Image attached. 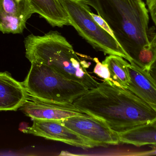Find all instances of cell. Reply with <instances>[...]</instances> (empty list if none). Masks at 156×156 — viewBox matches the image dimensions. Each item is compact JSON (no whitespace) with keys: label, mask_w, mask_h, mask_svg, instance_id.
Masks as SVG:
<instances>
[{"label":"cell","mask_w":156,"mask_h":156,"mask_svg":"<svg viewBox=\"0 0 156 156\" xmlns=\"http://www.w3.org/2000/svg\"><path fill=\"white\" fill-rule=\"evenodd\" d=\"M73 103L83 112L104 121L117 133L149 123L156 118V110L133 93L105 82Z\"/></svg>","instance_id":"1"},{"label":"cell","mask_w":156,"mask_h":156,"mask_svg":"<svg viewBox=\"0 0 156 156\" xmlns=\"http://www.w3.org/2000/svg\"><path fill=\"white\" fill-rule=\"evenodd\" d=\"M85 1L107 23L128 61L138 66L140 54L156 32L154 27H148V10L143 0Z\"/></svg>","instance_id":"2"},{"label":"cell","mask_w":156,"mask_h":156,"mask_svg":"<svg viewBox=\"0 0 156 156\" xmlns=\"http://www.w3.org/2000/svg\"><path fill=\"white\" fill-rule=\"evenodd\" d=\"M24 43L26 57L31 63L47 65L89 90L99 84L87 70L90 64L79 58L72 45L58 31H50L43 36L31 34Z\"/></svg>","instance_id":"3"},{"label":"cell","mask_w":156,"mask_h":156,"mask_svg":"<svg viewBox=\"0 0 156 156\" xmlns=\"http://www.w3.org/2000/svg\"><path fill=\"white\" fill-rule=\"evenodd\" d=\"M23 83L32 96L60 103H73L89 90L82 84L65 78L52 68L36 62H31L30 70Z\"/></svg>","instance_id":"4"},{"label":"cell","mask_w":156,"mask_h":156,"mask_svg":"<svg viewBox=\"0 0 156 156\" xmlns=\"http://www.w3.org/2000/svg\"><path fill=\"white\" fill-rule=\"evenodd\" d=\"M69 17L70 25L96 50L105 55L128 58L113 36L101 27L91 14L85 0H60Z\"/></svg>","instance_id":"5"},{"label":"cell","mask_w":156,"mask_h":156,"mask_svg":"<svg viewBox=\"0 0 156 156\" xmlns=\"http://www.w3.org/2000/svg\"><path fill=\"white\" fill-rule=\"evenodd\" d=\"M61 121L34 119L32 126L26 127L21 131L24 133L62 142L81 148H91L101 147L99 144L81 136L65 126L61 123Z\"/></svg>","instance_id":"6"},{"label":"cell","mask_w":156,"mask_h":156,"mask_svg":"<svg viewBox=\"0 0 156 156\" xmlns=\"http://www.w3.org/2000/svg\"><path fill=\"white\" fill-rule=\"evenodd\" d=\"M19 110L33 120L63 121L72 117H89L73 103H60L42 100L28 93Z\"/></svg>","instance_id":"7"},{"label":"cell","mask_w":156,"mask_h":156,"mask_svg":"<svg viewBox=\"0 0 156 156\" xmlns=\"http://www.w3.org/2000/svg\"><path fill=\"white\" fill-rule=\"evenodd\" d=\"M61 123L81 136L107 147L121 143L118 134L103 120L93 116L72 117L61 121Z\"/></svg>","instance_id":"8"},{"label":"cell","mask_w":156,"mask_h":156,"mask_svg":"<svg viewBox=\"0 0 156 156\" xmlns=\"http://www.w3.org/2000/svg\"><path fill=\"white\" fill-rule=\"evenodd\" d=\"M34 13L31 0H0V31L21 34Z\"/></svg>","instance_id":"9"},{"label":"cell","mask_w":156,"mask_h":156,"mask_svg":"<svg viewBox=\"0 0 156 156\" xmlns=\"http://www.w3.org/2000/svg\"><path fill=\"white\" fill-rule=\"evenodd\" d=\"M130 82L126 89L156 110V82L147 71L133 63L128 66Z\"/></svg>","instance_id":"10"},{"label":"cell","mask_w":156,"mask_h":156,"mask_svg":"<svg viewBox=\"0 0 156 156\" xmlns=\"http://www.w3.org/2000/svg\"><path fill=\"white\" fill-rule=\"evenodd\" d=\"M27 96L23 82L16 80L6 71L0 72V111H17Z\"/></svg>","instance_id":"11"},{"label":"cell","mask_w":156,"mask_h":156,"mask_svg":"<svg viewBox=\"0 0 156 156\" xmlns=\"http://www.w3.org/2000/svg\"><path fill=\"white\" fill-rule=\"evenodd\" d=\"M31 2L35 13L38 14L53 27L70 25L60 0H31Z\"/></svg>","instance_id":"12"},{"label":"cell","mask_w":156,"mask_h":156,"mask_svg":"<svg viewBox=\"0 0 156 156\" xmlns=\"http://www.w3.org/2000/svg\"><path fill=\"white\" fill-rule=\"evenodd\" d=\"M121 143L140 147L156 146V125L149 123L118 133Z\"/></svg>","instance_id":"13"},{"label":"cell","mask_w":156,"mask_h":156,"mask_svg":"<svg viewBox=\"0 0 156 156\" xmlns=\"http://www.w3.org/2000/svg\"><path fill=\"white\" fill-rule=\"evenodd\" d=\"M102 63L109 69L112 85L127 89L130 82L129 63L123 58L116 55H109Z\"/></svg>","instance_id":"14"},{"label":"cell","mask_w":156,"mask_h":156,"mask_svg":"<svg viewBox=\"0 0 156 156\" xmlns=\"http://www.w3.org/2000/svg\"><path fill=\"white\" fill-rule=\"evenodd\" d=\"M156 58V32L151 41L150 46L144 49L139 57L138 66L148 71L150 67Z\"/></svg>","instance_id":"15"},{"label":"cell","mask_w":156,"mask_h":156,"mask_svg":"<svg viewBox=\"0 0 156 156\" xmlns=\"http://www.w3.org/2000/svg\"><path fill=\"white\" fill-rule=\"evenodd\" d=\"M94 60L96 63V65L94 69V73L96 74L98 77L103 79L104 82L112 85L110 72L107 66L100 62L97 58H94Z\"/></svg>","instance_id":"16"},{"label":"cell","mask_w":156,"mask_h":156,"mask_svg":"<svg viewBox=\"0 0 156 156\" xmlns=\"http://www.w3.org/2000/svg\"><path fill=\"white\" fill-rule=\"evenodd\" d=\"M91 14L92 16H93L94 20L97 22V24L101 27H102L105 31H107V32L110 33L113 36L112 33V31H111L109 26L108 25L106 22L101 16L95 14L93 13L92 12H91Z\"/></svg>","instance_id":"17"},{"label":"cell","mask_w":156,"mask_h":156,"mask_svg":"<svg viewBox=\"0 0 156 156\" xmlns=\"http://www.w3.org/2000/svg\"><path fill=\"white\" fill-rule=\"evenodd\" d=\"M146 3L148 6V12L156 26V0H146Z\"/></svg>","instance_id":"18"},{"label":"cell","mask_w":156,"mask_h":156,"mask_svg":"<svg viewBox=\"0 0 156 156\" xmlns=\"http://www.w3.org/2000/svg\"><path fill=\"white\" fill-rule=\"evenodd\" d=\"M152 148L151 150L145 152H138L134 154V155L136 156H149L156 155V146H150Z\"/></svg>","instance_id":"19"},{"label":"cell","mask_w":156,"mask_h":156,"mask_svg":"<svg viewBox=\"0 0 156 156\" xmlns=\"http://www.w3.org/2000/svg\"><path fill=\"white\" fill-rule=\"evenodd\" d=\"M148 72L156 82V58L150 67Z\"/></svg>","instance_id":"20"},{"label":"cell","mask_w":156,"mask_h":156,"mask_svg":"<svg viewBox=\"0 0 156 156\" xmlns=\"http://www.w3.org/2000/svg\"><path fill=\"white\" fill-rule=\"evenodd\" d=\"M150 123H152L156 125V118L154 120V121H153V122H152Z\"/></svg>","instance_id":"21"}]
</instances>
